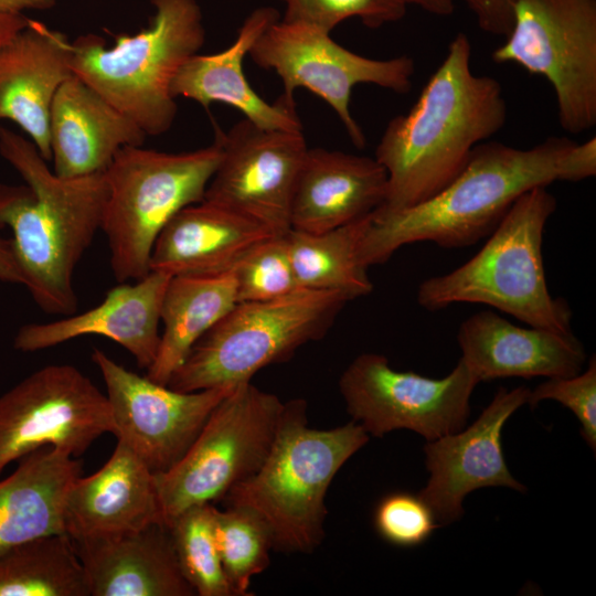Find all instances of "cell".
I'll use <instances>...</instances> for the list:
<instances>
[{"label": "cell", "mask_w": 596, "mask_h": 596, "mask_svg": "<svg viewBox=\"0 0 596 596\" xmlns=\"http://www.w3.org/2000/svg\"><path fill=\"white\" fill-rule=\"evenodd\" d=\"M478 383L460 359L448 375L432 379L394 370L383 354L362 353L342 372L339 391L369 435L408 429L430 441L465 427Z\"/></svg>", "instance_id": "cell-12"}, {"label": "cell", "mask_w": 596, "mask_h": 596, "mask_svg": "<svg viewBox=\"0 0 596 596\" xmlns=\"http://www.w3.org/2000/svg\"><path fill=\"white\" fill-rule=\"evenodd\" d=\"M529 394L525 386L510 391L501 387L466 429L426 441L424 454L429 479L418 494L429 505L439 525L460 519L462 501L473 490L508 487L526 491L509 471L501 433L509 417L528 402Z\"/></svg>", "instance_id": "cell-16"}, {"label": "cell", "mask_w": 596, "mask_h": 596, "mask_svg": "<svg viewBox=\"0 0 596 596\" xmlns=\"http://www.w3.org/2000/svg\"><path fill=\"white\" fill-rule=\"evenodd\" d=\"M110 406L114 435L153 472L178 462L217 404L236 386L179 392L141 376L94 349Z\"/></svg>", "instance_id": "cell-14"}, {"label": "cell", "mask_w": 596, "mask_h": 596, "mask_svg": "<svg viewBox=\"0 0 596 596\" xmlns=\"http://www.w3.org/2000/svg\"><path fill=\"white\" fill-rule=\"evenodd\" d=\"M350 300L337 290L299 288L276 299L237 302L196 341L168 386L195 392L249 382L263 368L322 338Z\"/></svg>", "instance_id": "cell-8"}, {"label": "cell", "mask_w": 596, "mask_h": 596, "mask_svg": "<svg viewBox=\"0 0 596 596\" xmlns=\"http://www.w3.org/2000/svg\"><path fill=\"white\" fill-rule=\"evenodd\" d=\"M1 231V228H0ZM0 281L10 284H23L22 274L15 260L10 238H4L0 233Z\"/></svg>", "instance_id": "cell-38"}, {"label": "cell", "mask_w": 596, "mask_h": 596, "mask_svg": "<svg viewBox=\"0 0 596 596\" xmlns=\"http://www.w3.org/2000/svg\"><path fill=\"white\" fill-rule=\"evenodd\" d=\"M214 534L225 575L236 596H245L252 578L269 565L273 542L268 528L252 510H214Z\"/></svg>", "instance_id": "cell-31"}, {"label": "cell", "mask_w": 596, "mask_h": 596, "mask_svg": "<svg viewBox=\"0 0 596 596\" xmlns=\"http://www.w3.org/2000/svg\"><path fill=\"white\" fill-rule=\"evenodd\" d=\"M284 408L275 394L251 381L237 384L213 409L199 435L171 468L155 473L162 522L213 503L264 462Z\"/></svg>", "instance_id": "cell-9"}, {"label": "cell", "mask_w": 596, "mask_h": 596, "mask_svg": "<svg viewBox=\"0 0 596 596\" xmlns=\"http://www.w3.org/2000/svg\"><path fill=\"white\" fill-rule=\"evenodd\" d=\"M543 400H554L577 417L581 434L593 451L596 449V361L589 360L584 372L572 376L549 377L530 391L528 404L533 408Z\"/></svg>", "instance_id": "cell-35"}, {"label": "cell", "mask_w": 596, "mask_h": 596, "mask_svg": "<svg viewBox=\"0 0 596 596\" xmlns=\"http://www.w3.org/2000/svg\"><path fill=\"white\" fill-rule=\"evenodd\" d=\"M457 341L460 360L478 382L572 376L586 360L584 347L573 333L520 327L491 310L464 320Z\"/></svg>", "instance_id": "cell-19"}, {"label": "cell", "mask_w": 596, "mask_h": 596, "mask_svg": "<svg viewBox=\"0 0 596 596\" xmlns=\"http://www.w3.org/2000/svg\"><path fill=\"white\" fill-rule=\"evenodd\" d=\"M372 213L321 233L289 230V256L299 288L337 290L351 300L372 292L368 267L360 257Z\"/></svg>", "instance_id": "cell-28"}, {"label": "cell", "mask_w": 596, "mask_h": 596, "mask_svg": "<svg viewBox=\"0 0 596 596\" xmlns=\"http://www.w3.org/2000/svg\"><path fill=\"white\" fill-rule=\"evenodd\" d=\"M248 55L259 67L276 72L286 99L294 100L295 89L304 87L329 104L360 149L365 146V136L350 111L353 87L373 84L407 94L415 72L409 56H362L334 42L321 29L280 19L263 32Z\"/></svg>", "instance_id": "cell-11"}, {"label": "cell", "mask_w": 596, "mask_h": 596, "mask_svg": "<svg viewBox=\"0 0 596 596\" xmlns=\"http://www.w3.org/2000/svg\"><path fill=\"white\" fill-rule=\"evenodd\" d=\"M236 304L233 270L172 276L161 305L159 349L147 376L168 385L196 341Z\"/></svg>", "instance_id": "cell-27"}, {"label": "cell", "mask_w": 596, "mask_h": 596, "mask_svg": "<svg viewBox=\"0 0 596 596\" xmlns=\"http://www.w3.org/2000/svg\"><path fill=\"white\" fill-rule=\"evenodd\" d=\"M55 4V0H0V13L23 14L26 10H45Z\"/></svg>", "instance_id": "cell-39"}, {"label": "cell", "mask_w": 596, "mask_h": 596, "mask_svg": "<svg viewBox=\"0 0 596 596\" xmlns=\"http://www.w3.org/2000/svg\"><path fill=\"white\" fill-rule=\"evenodd\" d=\"M213 503L178 515L170 529L179 566L200 596H236L222 566L214 534Z\"/></svg>", "instance_id": "cell-30"}, {"label": "cell", "mask_w": 596, "mask_h": 596, "mask_svg": "<svg viewBox=\"0 0 596 596\" xmlns=\"http://www.w3.org/2000/svg\"><path fill=\"white\" fill-rule=\"evenodd\" d=\"M573 143L549 137L528 149L494 141L477 145L462 170L428 200L372 213L360 247L363 265L382 264L412 243L456 248L488 237L519 196L558 181L561 161Z\"/></svg>", "instance_id": "cell-3"}, {"label": "cell", "mask_w": 596, "mask_h": 596, "mask_svg": "<svg viewBox=\"0 0 596 596\" xmlns=\"http://www.w3.org/2000/svg\"><path fill=\"white\" fill-rule=\"evenodd\" d=\"M472 11L480 29L507 38L514 20L515 0H462Z\"/></svg>", "instance_id": "cell-36"}, {"label": "cell", "mask_w": 596, "mask_h": 596, "mask_svg": "<svg viewBox=\"0 0 596 596\" xmlns=\"http://www.w3.org/2000/svg\"><path fill=\"white\" fill-rule=\"evenodd\" d=\"M172 276L150 270L134 284L126 281L108 290L104 300L82 313L55 321L22 326L14 349L35 352L83 336H102L125 348L139 368L148 369L157 355L161 305Z\"/></svg>", "instance_id": "cell-17"}, {"label": "cell", "mask_w": 596, "mask_h": 596, "mask_svg": "<svg viewBox=\"0 0 596 596\" xmlns=\"http://www.w3.org/2000/svg\"><path fill=\"white\" fill-rule=\"evenodd\" d=\"M596 174V138L583 143L574 142L560 166L558 181L577 182Z\"/></svg>", "instance_id": "cell-37"}, {"label": "cell", "mask_w": 596, "mask_h": 596, "mask_svg": "<svg viewBox=\"0 0 596 596\" xmlns=\"http://www.w3.org/2000/svg\"><path fill=\"white\" fill-rule=\"evenodd\" d=\"M71 61L67 36L32 19L0 45V121L17 124L46 161L51 106L58 88L74 75Z\"/></svg>", "instance_id": "cell-18"}, {"label": "cell", "mask_w": 596, "mask_h": 596, "mask_svg": "<svg viewBox=\"0 0 596 596\" xmlns=\"http://www.w3.org/2000/svg\"><path fill=\"white\" fill-rule=\"evenodd\" d=\"M283 21L304 23L330 33L350 18H359L369 28L396 22L406 13L400 0H280Z\"/></svg>", "instance_id": "cell-33"}, {"label": "cell", "mask_w": 596, "mask_h": 596, "mask_svg": "<svg viewBox=\"0 0 596 596\" xmlns=\"http://www.w3.org/2000/svg\"><path fill=\"white\" fill-rule=\"evenodd\" d=\"M0 596H89L73 540L49 534L1 553Z\"/></svg>", "instance_id": "cell-29"}, {"label": "cell", "mask_w": 596, "mask_h": 596, "mask_svg": "<svg viewBox=\"0 0 596 596\" xmlns=\"http://www.w3.org/2000/svg\"><path fill=\"white\" fill-rule=\"evenodd\" d=\"M73 543L86 574L89 596L196 595L181 572L166 523Z\"/></svg>", "instance_id": "cell-23"}, {"label": "cell", "mask_w": 596, "mask_h": 596, "mask_svg": "<svg viewBox=\"0 0 596 596\" xmlns=\"http://www.w3.org/2000/svg\"><path fill=\"white\" fill-rule=\"evenodd\" d=\"M30 18L24 14L0 13V45L11 40L18 32L24 29Z\"/></svg>", "instance_id": "cell-40"}, {"label": "cell", "mask_w": 596, "mask_h": 596, "mask_svg": "<svg viewBox=\"0 0 596 596\" xmlns=\"http://www.w3.org/2000/svg\"><path fill=\"white\" fill-rule=\"evenodd\" d=\"M63 522L72 540L120 535L162 522L155 473L117 440L100 469L70 486Z\"/></svg>", "instance_id": "cell-20"}, {"label": "cell", "mask_w": 596, "mask_h": 596, "mask_svg": "<svg viewBox=\"0 0 596 596\" xmlns=\"http://www.w3.org/2000/svg\"><path fill=\"white\" fill-rule=\"evenodd\" d=\"M497 63H515L552 85L562 128L596 125V0H515Z\"/></svg>", "instance_id": "cell-10"}, {"label": "cell", "mask_w": 596, "mask_h": 596, "mask_svg": "<svg viewBox=\"0 0 596 596\" xmlns=\"http://www.w3.org/2000/svg\"><path fill=\"white\" fill-rule=\"evenodd\" d=\"M406 7L408 4L418 6L423 10L440 15L446 17L450 15L454 12L455 4L454 0H400Z\"/></svg>", "instance_id": "cell-41"}, {"label": "cell", "mask_w": 596, "mask_h": 596, "mask_svg": "<svg viewBox=\"0 0 596 596\" xmlns=\"http://www.w3.org/2000/svg\"><path fill=\"white\" fill-rule=\"evenodd\" d=\"M286 234L258 244L232 269L237 302L276 299L299 289Z\"/></svg>", "instance_id": "cell-32"}, {"label": "cell", "mask_w": 596, "mask_h": 596, "mask_svg": "<svg viewBox=\"0 0 596 596\" xmlns=\"http://www.w3.org/2000/svg\"><path fill=\"white\" fill-rule=\"evenodd\" d=\"M374 525L382 539L402 547L422 544L439 526L429 505L409 492L383 497L374 511Z\"/></svg>", "instance_id": "cell-34"}, {"label": "cell", "mask_w": 596, "mask_h": 596, "mask_svg": "<svg viewBox=\"0 0 596 596\" xmlns=\"http://www.w3.org/2000/svg\"><path fill=\"white\" fill-rule=\"evenodd\" d=\"M387 174L375 158L308 148L295 183L290 228L321 233L373 213L386 195Z\"/></svg>", "instance_id": "cell-21"}, {"label": "cell", "mask_w": 596, "mask_h": 596, "mask_svg": "<svg viewBox=\"0 0 596 596\" xmlns=\"http://www.w3.org/2000/svg\"><path fill=\"white\" fill-rule=\"evenodd\" d=\"M49 135L53 171L63 178L105 172L120 149L142 146L147 138L130 118L75 75L55 94Z\"/></svg>", "instance_id": "cell-22"}, {"label": "cell", "mask_w": 596, "mask_h": 596, "mask_svg": "<svg viewBox=\"0 0 596 596\" xmlns=\"http://www.w3.org/2000/svg\"><path fill=\"white\" fill-rule=\"evenodd\" d=\"M470 60V41L459 32L416 103L389 121L375 149L387 174L385 200L375 211L395 212L428 200L462 170L477 145L504 126L500 83L473 74Z\"/></svg>", "instance_id": "cell-1"}, {"label": "cell", "mask_w": 596, "mask_h": 596, "mask_svg": "<svg viewBox=\"0 0 596 596\" xmlns=\"http://www.w3.org/2000/svg\"><path fill=\"white\" fill-rule=\"evenodd\" d=\"M153 17L135 34L107 46L85 34L72 42L73 74L130 118L147 136L168 131L178 106L171 85L181 66L205 41L196 0H150Z\"/></svg>", "instance_id": "cell-6"}, {"label": "cell", "mask_w": 596, "mask_h": 596, "mask_svg": "<svg viewBox=\"0 0 596 596\" xmlns=\"http://www.w3.org/2000/svg\"><path fill=\"white\" fill-rule=\"evenodd\" d=\"M215 132L222 158L203 200L286 234L296 179L308 149L302 130L264 129L244 118L227 132L220 128Z\"/></svg>", "instance_id": "cell-15"}, {"label": "cell", "mask_w": 596, "mask_h": 596, "mask_svg": "<svg viewBox=\"0 0 596 596\" xmlns=\"http://www.w3.org/2000/svg\"><path fill=\"white\" fill-rule=\"evenodd\" d=\"M78 476L81 462L53 447L20 458L0 480V554L39 536L65 533L64 501Z\"/></svg>", "instance_id": "cell-26"}, {"label": "cell", "mask_w": 596, "mask_h": 596, "mask_svg": "<svg viewBox=\"0 0 596 596\" xmlns=\"http://www.w3.org/2000/svg\"><path fill=\"white\" fill-rule=\"evenodd\" d=\"M555 210L556 199L546 187L523 193L475 256L421 283L418 305L436 311L454 304H482L530 327L572 334V310L564 298L550 294L543 265V232Z\"/></svg>", "instance_id": "cell-5"}, {"label": "cell", "mask_w": 596, "mask_h": 596, "mask_svg": "<svg viewBox=\"0 0 596 596\" xmlns=\"http://www.w3.org/2000/svg\"><path fill=\"white\" fill-rule=\"evenodd\" d=\"M106 433H114L106 394L73 365L43 366L0 396V475L46 446L76 458Z\"/></svg>", "instance_id": "cell-13"}, {"label": "cell", "mask_w": 596, "mask_h": 596, "mask_svg": "<svg viewBox=\"0 0 596 596\" xmlns=\"http://www.w3.org/2000/svg\"><path fill=\"white\" fill-rule=\"evenodd\" d=\"M278 20L279 13L272 7L252 11L230 46L214 54L198 53L181 66L171 85L172 95L192 99L206 110L213 103L231 105L264 129L302 130L294 100L281 95L269 104L251 87L243 72L244 57Z\"/></svg>", "instance_id": "cell-24"}, {"label": "cell", "mask_w": 596, "mask_h": 596, "mask_svg": "<svg viewBox=\"0 0 596 596\" xmlns=\"http://www.w3.org/2000/svg\"><path fill=\"white\" fill-rule=\"evenodd\" d=\"M277 235L253 219L203 200L182 209L164 226L151 252L150 270L171 276L228 272L251 249Z\"/></svg>", "instance_id": "cell-25"}, {"label": "cell", "mask_w": 596, "mask_h": 596, "mask_svg": "<svg viewBox=\"0 0 596 596\" xmlns=\"http://www.w3.org/2000/svg\"><path fill=\"white\" fill-rule=\"evenodd\" d=\"M0 155L25 181L0 183V228L12 232L22 285L44 312L73 315L78 304L74 273L102 225L105 172L60 177L30 139L2 127Z\"/></svg>", "instance_id": "cell-2"}, {"label": "cell", "mask_w": 596, "mask_h": 596, "mask_svg": "<svg viewBox=\"0 0 596 596\" xmlns=\"http://www.w3.org/2000/svg\"><path fill=\"white\" fill-rule=\"evenodd\" d=\"M307 403H284L272 447L252 476L222 498L226 507L255 512L270 533L273 550L312 553L324 539L326 496L342 466L370 435L349 422L330 429L308 425Z\"/></svg>", "instance_id": "cell-4"}, {"label": "cell", "mask_w": 596, "mask_h": 596, "mask_svg": "<svg viewBox=\"0 0 596 596\" xmlns=\"http://www.w3.org/2000/svg\"><path fill=\"white\" fill-rule=\"evenodd\" d=\"M221 158L217 135L212 145L188 152L142 146L117 152L105 170L108 191L100 230L119 283L140 279L150 272L159 234L178 212L203 201Z\"/></svg>", "instance_id": "cell-7"}]
</instances>
